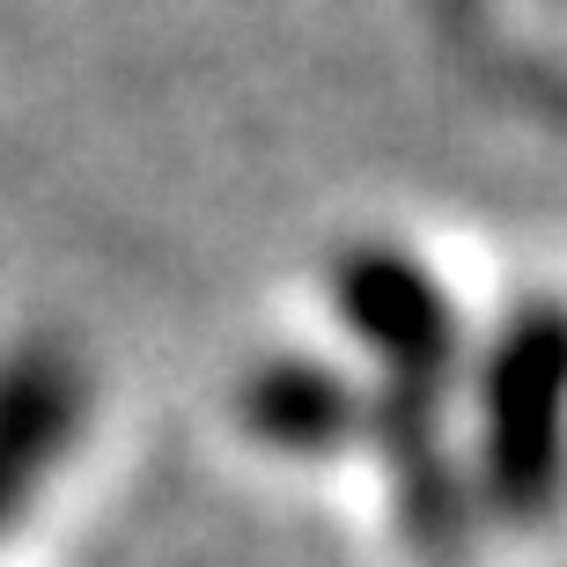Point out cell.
Masks as SVG:
<instances>
[{
    "mask_svg": "<svg viewBox=\"0 0 567 567\" xmlns=\"http://www.w3.org/2000/svg\"><path fill=\"white\" fill-rule=\"evenodd\" d=\"M96 427V377L60 332L0 347V538H16L74 472Z\"/></svg>",
    "mask_w": 567,
    "mask_h": 567,
    "instance_id": "obj_3",
    "label": "cell"
},
{
    "mask_svg": "<svg viewBox=\"0 0 567 567\" xmlns=\"http://www.w3.org/2000/svg\"><path fill=\"white\" fill-rule=\"evenodd\" d=\"M339 354L369 399H457L480 317L435 258L405 236H354L324 266Z\"/></svg>",
    "mask_w": 567,
    "mask_h": 567,
    "instance_id": "obj_2",
    "label": "cell"
},
{
    "mask_svg": "<svg viewBox=\"0 0 567 567\" xmlns=\"http://www.w3.org/2000/svg\"><path fill=\"white\" fill-rule=\"evenodd\" d=\"M457 442L480 530L524 538L567 508V295L524 288L480 317L457 383Z\"/></svg>",
    "mask_w": 567,
    "mask_h": 567,
    "instance_id": "obj_1",
    "label": "cell"
},
{
    "mask_svg": "<svg viewBox=\"0 0 567 567\" xmlns=\"http://www.w3.org/2000/svg\"><path fill=\"white\" fill-rule=\"evenodd\" d=\"M229 427L274 464H339L369 435V391L339 347H266L229 383Z\"/></svg>",
    "mask_w": 567,
    "mask_h": 567,
    "instance_id": "obj_4",
    "label": "cell"
}]
</instances>
